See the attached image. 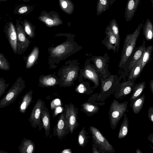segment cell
I'll list each match as a JSON object with an SVG mask.
<instances>
[{"label":"cell","mask_w":153,"mask_h":153,"mask_svg":"<svg viewBox=\"0 0 153 153\" xmlns=\"http://www.w3.org/2000/svg\"><path fill=\"white\" fill-rule=\"evenodd\" d=\"M143 25L142 23H140L133 33L126 35L118 65L120 68H122L131 55L135 46L137 39Z\"/></svg>","instance_id":"6da1fadb"},{"label":"cell","mask_w":153,"mask_h":153,"mask_svg":"<svg viewBox=\"0 0 153 153\" xmlns=\"http://www.w3.org/2000/svg\"><path fill=\"white\" fill-rule=\"evenodd\" d=\"M98 75L100 81V91L96 101L104 102L114 93L120 83V80L117 75H111L103 78L99 73Z\"/></svg>","instance_id":"7a4b0ae2"},{"label":"cell","mask_w":153,"mask_h":153,"mask_svg":"<svg viewBox=\"0 0 153 153\" xmlns=\"http://www.w3.org/2000/svg\"><path fill=\"white\" fill-rule=\"evenodd\" d=\"M128 103L127 101L119 102L114 99L111 104L108 114L110 126L112 129L115 128L119 121L127 111Z\"/></svg>","instance_id":"3957f363"},{"label":"cell","mask_w":153,"mask_h":153,"mask_svg":"<svg viewBox=\"0 0 153 153\" xmlns=\"http://www.w3.org/2000/svg\"><path fill=\"white\" fill-rule=\"evenodd\" d=\"M25 87V82L21 77H19L5 96L0 100V108L13 103Z\"/></svg>","instance_id":"277c9868"},{"label":"cell","mask_w":153,"mask_h":153,"mask_svg":"<svg viewBox=\"0 0 153 153\" xmlns=\"http://www.w3.org/2000/svg\"><path fill=\"white\" fill-rule=\"evenodd\" d=\"M89 131L91 134L93 143L97 147L101 153H114L113 146L96 128L90 126Z\"/></svg>","instance_id":"5b68a950"},{"label":"cell","mask_w":153,"mask_h":153,"mask_svg":"<svg viewBox=\"0 0 153 153\" xmlns=\"http://www.w3.org/2000/svg\"><path fill=\"white\" fill-rule=\"evenodd\" d=\"M15 28L17 34V53L18 55L23 54L29 47L30 41L27 37L26 33L23 29L20 21L16 20Z\"/></svg>","instance_id":"8992f818"},{"label":"cell","mask_w":153,"mask_h":153,"mask_svg":"<svg viewBox=\"0 0 153 153\" xmlns=\"http://www.w3.org/2000/svg\"><path fill=\"white\" fill-rule=\"evenodd\" d=\"M98 94L96 93L92 95L87 102L82 105L83 111L88 116H92L97 113L100 108V107L105 104L104 102H98L96 101Z\"/></svg>","instance_id":"52a82bcc"},{"label":"cell","mask_w":153,"mask_h":153,"mask_svg":"<svg viewBox=\"0 0 153 153\" xmlns=\"http://www.w3.org/2000/svg\"><path fill=\"white\" fill-rule=\"evenodd\" d=\"M38 19L48 27L57 26L63 23L58 13L53 11L47 12L43 11Z\"/></svg>","instance_id":"ba28073f"},{"label":"cell","mask_w":153,"mask_h":153,"mask_svg":"<svg viewBox=\"0 0 153 153\" xmlns=\"http://www.w3.org/2000/svg\"><path fill=\"white\" fill-rule=\"evenodd\" d=\"M4 31L14 53L17 54V34L15 26L13 22L6 23Z\"/></svg>","instance_id":"9c48e42d"},{"label":"cell","mask_w":153,"mask_h":153,"mask_svg":"<svg viewBox=\"0 0 153 153\" xmlns=\"http://www.w3.org/2000/svg\"><path fill=\"white\" fill-rule=\"evenodd\" d=\"M136 80H127L120 83L114 92L116 99H121L126 97L132 91L135 84Z\"/></svg>","instance_id":"30bf717a"},{"label":"cell","mask_w":153,"mask_h":153,"mask_svg":"<svg viewBox=\"0 0 153 153\" xmlns=\"http://www.w3.org/2000/svg\"><path fill=\"white\" fill-rule=\"evenodd\" d=\"M105 32V37L102 43L108 50H112L114 53L116 50L118 52L120 45L118 44L117 39L113 33L109 25L106 27Z\"/></svg>","instance_id":"8fae6325"},{"label":"cell","mask_w":153,"mask_h":153,"mask_svg":"<svg viewBox=\"0 0 153 153\" xmlns=\"http://www.w3.org/2000/svg\"><path fill=\"white\" fill-rule=\"evenodd\" d=\"M42 107V101L39 99L34 105L28 119L33 127L36 128L40 124V114Z\"/></svg>","instance_id":"7c38bea8"},{"label":"cell","mask_w":153,"mask_h":153,"mask_svg":"<svg viewBox=\"0 0 153 153\" xmlns=\"http://www.w3.org/2000/svg\"><path fill=\"white\" fill-rule=\"evenodd\" d=\"M93 59L97 71L103 78H105L110 75L108 70V64L105 58L97 56H94Z\"/></svg>","instance_id":"4fadbf2b"},{"label":"cell","mask_w":153,"mask_h":153,"mask_svg":"<svg viewBox=\"0 0 153 153\" xmlns=\"http://www.w3.org/2000/svg\"><path fill=\"white\" fill-rule=\"evenodd\" d=\"M65 118L69 126L71 133H73L77 123V114L75 107L73 105H69L65 110Z\"/></svg>","instance_id":"5bb4252c"},{"label":"cell","mask_w":153,"mask_h":153,"mask_svg":"<svg viewBox=\"0 0 153 153\" xmlns=\"http://www.w3.org/2000/svg\"><path fill=\"white\" fill-rule=\"evenodd\" d=\"M82 75L85 78L92 81L94 85L93 88L94 89L100 85L99 78L98 72L96 69L90 65L86 66L83 70Z\"/></svg>","instance_id":"9a60e30c"},{"label":"cell","mask_w":153,"mask_h":153,"mask_svg":"<svg viewBox=\"0 0 153 153\" xmlns=\"http://www.w3.org/2000/svg\"><path fill=\"white\" fill-rule=\"evenodd\" d=\"M73 44L70 42H67L53 48L51 51V56L59 57L67 54L73 49Z\"/></svg>","instance_id":"2e32d148"},{"label":"cell","mask_w":153,"mask_h":153,"mask_svg":"<svg viewBox=\"0 0 153 153\" xmlns=\"http://www.w3.org/2000/svg\"><path fill=\"white\" fill-rule=\"evenodd\" d=\"M141 0H128L125 9L124 18L126 21L131 20L140 3Z\"/></svg>","instance_id":"e0dca14e"},{"label":"cell","mask_w":153,"mask_h":153,"mask_svg":"<svg viewBox=\"0 0 153 153\" xmlns=\"http://www.w3.org/2000/svg\"><path fill=\"white\" fill-rule=\"evenodd\" d=\"M78 69L76 66L71 65L65 69L63 77V80L65 84L70 85L77 78Z\"/></svg>","instance_id":"ac0fdd59"},{"label":"cell","mask_w":153,"mask_h":153,"mask_svg":"<svg viewBox=\"0 0 153 153\" xmlns=\"http://www.w3.org/2000/svg\"><path fill=\"white\" fill-rule=\"evenodd\" d=\"M68 128L69 126L64 114H62L58 121L56 129V134L58 137L62 138L65 136Z\"/></svg>","instance_id":"d6986e66"},{"label":"cell","mask_w":153,"mask_h":153,"mask_svg":"<svg viewBox=\"0 0 153 153\" xmlns=\"http://www.w3.org/2000/svg\"><path fill=\"white\" fill-rule=\"evenodd\" d=\"M18 149L20 153H32L35 151V146L32 140L24 138Z\"/></svg>","instance_id":"ffe728a7"},{"label":"cell","mask_w":153,"mask_h":153,"mask_svg":"<svg viewBox=\"0 0 153 153\" xmlns=\"http://www.w3.org/2000/svg\"><path fill=\"white\" fill-rule=\"evenodd\" d=\"M146 88V82L143 81L135 84L132 90V92L129 99L131 102L140 97Z\"/></svg>","instance_id":"44dd1931"},{"label":"cell","mask_w":153,"mask_h":153,"mask_svg":"<svg viewBox=\"0 0 153 153\" xmlns=\"http://www.w3.org/2000/svg\"><path fill=\"white\" fill-rule=\"evenodd\" d=\"M39 53V49L38 47H34L31 53L27 57H24L25 60L26 67L30 68L34 65L38 59Z\"/></svg>","instance_id":"7402d4cb"},{"label":"cell","mask_w":153,"mask_h":153,"mask_svg":"<svg viewBox=\"0 0 153 153\" xmlns=\"http://www.w3.org/2000/svg\"><path fill=\"white\" fill-rule=\"evenodd\" d=\"M32 94L33 91L31 90L23 97L19 108L21 113H25L27 109L32 100Z\"/></svg>","instance_id":"603a6c76"},{"label":"cell","mask_w":153,"mask_h":153,"mask_svg":"<svg viewBox=\"0 0 153 153\" xmlns=\"http://www.w3.org/2000/svg\"><path fill=\"white\" fill-rule=\"evenodd\" d=\"M145 98V94H143L134 101L130 102V106L134 114H138L142 110L144 104Z\"/></svg>","instance_id":"cb8c5ba5"},{"label":"cell","mask_w":153,"mask_h":153,"mask_svg":"<svg viewBox=\"0 0 153 153\" xmlns=\"http://www.w3.org/2000/svg\"><path fill=\"white\" fill-rule=\"evenodd\" d=\"M40 118L42 121L43 127L45 130L46 137L49 134L50 131V117L48 112L43 107L41 113Z\"/></svg>","instance_id":"d4e9b609"},{"label":"cell","mask_w":153,"mask_h":153,"mask_svg":"<svg viewBox=\"0 0 153 153\" xmlns=\"http://www.w3.org/2000/svg\"><path fill=\"white\" fill-rule=\"evenodd\" d=\"M33 7L23 4L16 6L14 11L15 14L19 15H26L29 14L33 10Z\"/></svg>","instance_id":"484cf974"},{"label":"cell","mask_w":153,"mask_h":153,"mask_svg":"<svg viewBox=\"0 0 153 153\" xmlns=\"http://www.w3.org/2000/svg\"><path fill=\"white\" fill-rule=\"evenodd\" d=\"M146 41L144 39L143 43L134 53L131 60L129 63V69H131L138 60L140 58L145 51L146 47Z\"/></svg>","instance_id":"4316f807"},{"label":"cell","mask_w":153,"mask_h":153,"mask_svg":"<svg viewBox=\"0 0 153 153\" xmlns=\"http://www.w3.org/2000/svg\"><path fill=\"white\" fill-rule=\"evenodd\" d=\"M143 26V34L145 38L147 41H151L153 36V25L149 19H147Z\"/></svg>","instance_id":"83f0119b"},{"label":"cell","mask_w":153,"mask_h":153,"mask_svg":"<svg viewBox=\"0 0 153 153\" xmlns=\"http://www.w3.org/2000/svg\"><path fill=\"white\" fill-rule=\"evenodd\" d=\"M123 121L121 124L118 137L119 139L124 138L127 134L129 129V121L127 114L125 113L123 115Z\"/></svg>","instance_id":"f1b7e54d"},{"label":"cell","mask_w":153,"mask_h":153,"mask_svg":"<svg viewBox=\"0 0 153 153\" xmlns=\"http://www.w3.org/2000/svg\"><path fill=\"white\" fill-rule=\"evenodd\" d=\"M20 22L21 25L26 34L31 38L35 36V26L30 21L24 19Z\"/></svg>","instance_id":"f546056e"},{"label":"cell","mask_w":153,"mask_h":153,"mask_svg":"<svg viewBox=\"0 0 153 153\" xmlns=\"http://www.w3.org/2000/svg\"><path fill=\"white\" fill-rule=\"evenodd\" d=\"M141 61V56L131 69V72L127 80H136L142 72Z\"/></svg>","instance_id":"4dcf8cb0"},{"label":"cell","mask_w":153,"mask_h":153,"mask_svg":"<svg viewBox=\"0 0 153 153\" xmlns=\"http://www.w3.org/2000/svg\"><path fill=\"white\" fill-rule=\"evenodd\" d=\"M60 6L61 10L67 14L73 13L74 10L73 3L70 0H59Z\"/></svg>","instance_id":"1f68e13d"},{"label":"cell","mask_w":153,"mask_h":153,"mask_svg":"<svg viewBox=\"0 0 153 153\" xmlns=\"http://www.w3.org/2000/svg\"><path fill=\"white\" fill-rule=\"evenodd\" d=\"M153 49L152 45H149L146 48L145 50L141 56V69L142 71L146 64L151 58L152 51Z\"/></svg>","instance_id":"d6a6232c"},{"label":"cell","mask_w":153,"mask_h":153,"mask_svg":"<svg viewBox=\"0 0 153 153\" xmlns=\"http://www.w3.org/2000/svg\"><path fill=\"white\" fill-rule=\"evenodd\" d=\"M109 0H98L97 6V13L98 16L108 10L109 8Z\"/></svg>","instance_id":"836d02e7"},{"label":"cell","mask_w":153,"mask_h":153,"mask_svg":"<svg viewBox=\"0 0 153 153\" xmlns=\"http://www.w3.org/2000/svg\"><path fill=\"white\" fill-rule=\"evenodd\" d=\"M85 127H84L79 132L78 137V142L79 146L84 147L88 141L90 137L88 133L85 130Z\"/></svg>","instance_id":"e575fe53"},{"label":"cell","mask_w":153,"mask_h":153,"mask_svg":"<svg viewBox=\"0 0 153 153\" xmlns=\"http://www.w3.org/2000/svg\"><path fill=\"white\" fill-rule=\"evenodd\" d=\"M109 25L113 33L117 39L118 44L120 45V37L119 30L118 25L116 19H113L110 20Z\"/></svg>","instance_id":"d590c367"},{"label":"cell","mask_w":153,"mask_h":153,"mask_svg":"<svg viewBox=\"0 0 153 153\" xmlns=\"http://www.w3.org/2000/svg\"><path fill=\"white\" fill-rule=\"evenodd\" d=\"M39 81L42 85L46 86H53L57 82L56 79L50 75L42 77L40 79Z\"/></svg>","instance_id":"8d00e7d4"},{"label":"cell","mask_w":153,"mask_h":153,"mask_svg":"<svg viewBox=\"0 0 153 153\" xmlns=\"http://www.w3.org/2000/svg\"><path fill=\"white\" fill-rule=\"evenodd\" d=\"M0 69L7 71L10 69V65L4 55L0 52Z\"/></svg>","instance_id":"74e56055"},{"label":"cell","mask_w":153,"mask_h":153,"mask_svg":"<svg viewBox=\"0 0 153 153\" xmlns=\"http://www.w3.org/2000/svg\"><path fill=\"white\" fill-rule=\"evenodd\" d=\"M76 91L80 93H87L91 94L93 90H91L90 88H87L84 84L81 83L79 84L76 87Z\"/></svg>","instance_id":"f35d334b"},{"label":"cell","mask_w":153,"mask_h":153,"mask_svg":"<svg viewBox=\"0 0 153 153\" xmlns=\"http://www.w3.org/2000/svg\"><path fill=\"white\" fill-rule=\"evenodd\" d=\"M9 85V83H6V80L3 78H0V98L5 92Z\"/></svg>","instance_id":"ab89813d"},{"label":"cell","mask_w":153,"mask_h":153,"mask_svg":"<svg viewBox=\"0 0 153 153\" xmlns=\"http://www.w3.org/2000/svg\"><path fill=\"white\" fill-rule=\"evenodd\" d=\"M61 105L60 100L56 99L53 100L51 103V108L53 109Z\"/></svg>","instance_id":"60d3db41"},{"label":"cell","mask_w":153,"mask_h":153,"mask_svg":"<svg viewBox=\"0 0 153 153\" xmlns=\"http://www.w3.org/2000/svg\"><path fill=\"white\" fill-rule=\"evenodd\" d=\"M148 116L150 121L153 123V108L152 106L149 107L148 110Z\"/></svg>","instance_id":"b9f144b4"},{"label":"cell","mask_w":153,"mask_h":153,"mask_svg":"<svg viewBox=\"0 0 153 153\" xmlns=\"http://www.w3.org/2000/svg\"><path fill=\"white\" fill-rule=\"evenodd\" d=\"M92 151L93 153H101L97 147L94 143L92 144Z\"/></svg>","instance_id":"7bdbcfd3"},{"label":"cell","mask_w":153,"mask_h":153,"mask_svg":"<svg viewBox=\"0 0 153 153\" xmlns=\"http://www.w3.org/2000/svg\"><path fill=\"white\" fill-rule=\"evenodd\" d=\"M62 110V107L60 106H57L56 107L55 111V114L57 115L58 113L61 112Z\"/></svg>","instance_id":"ee69618b"},{"label":"cell","mask_w":153,"mask_h":153,"mask_svg":"<svg viewBox=\"0 0 153 153\" xmlns=\"http://www.w3.org/2000/svg\"><path fill=\"white\" fill-rule=\"evenodd\" d=\"M147 140L153 144V134L151 133L147 137Z\"/></svg>","instance_id":"f6af8a7d"},{"label":"cell","mask_w":153,"mask_h":153,"mask_svg":"<svg viewBox=\"0 0 153 153\" xmlns=\"http://www.w3.org/2000/svg\"><path fill=\"white\" fill-rule=\"evenodd\" d=\"M149 88L150 90L153 94V79H151L149 82Z\"/></svg>","instance_id":"bcb514c9"},{"label":"cell","mask_w":153,"mask_h":153,"mask_svg":"<svg viewBox=\"0 0 153 153\" xmlns=\"http://www.w3.org/2000/svg\"><path fill=\"white\" fill-rule=\"evenodd\" d=\"M61 152L62 153H71L72 152L71 149H68L63 150Z\"/></svg>","instance_id":"7dc6e473"},{"label":"cell","mask_w":153,"mask_h":153,"mask_svg":"<svg viewBox=\"0 0 153 153\" xmlns=\"http://www.w3.org/2000/svg\"><path fill=\"white\" fill-rule=\"evenodd\" d=\"M116 0H109L110 4L111 6H112L114 2Z\"/></svg>","instance_id":"c3c4849f"},{"label":"cell","mask_w":153,"mask_h":153,"mask_svg":"<svg viewBox=\"0 0 153 153\" xmlns=\"http://www.w3.org/2000/svg\"><path fill=\"white\" fill-rule=\"evenodd\" d=\"M136 152L137 153H142V152L140 150L139 148H137L136 150Z\"/></svg>","instance_id":"681fc988"},{"label":"cell","mask_w":153,"mask_h":153,"mask_svg":"<svg viewBox=\"0 0 153 153\" xmlns=\"http://www.w3.org/2000/svg\"><path fill=\"white\" fill-rule=\"evenodd\" d=\"M0 153H7V152H5V151H3L0 150Z\"/></svg>","instance_id":"f907efd6"},{"label":"cell","mask_w":153,"mask_h":153,"mask_svg":"<svg viewBox=\"0 0 153 153\" xmlns=\"http://www.w3.org/2000/svg\"><path fill=\"white\" fill-rule=\"evenodd\" d=\"M30 0H19V1H22L24 2H27V1H30Z\"/></svg>","instance_id":"816d5d0a"},{"label":"cell","mask_w":153,"mask_h":153,"mask_svg":"<svg viewBox=\"0 0 153 153\" xmlns=\"http://www.w3.org/2000/svg\"><path fill=\"white\" fill-rule=\"evenodd\" d=\"M8 0H0V3L1 1H7Z\"/></svg>","instance_id":"f5cc1de1"},{"label":"cell","mask_w":153,"mask_h":153,"mask_svg":"<svg viewBox=\"0 0 153 153\" xmlns=\"http://www.w3.org/2000/svg\"><path fill=\"white\" fill-rule=\"evenodd\" d=\"M151 1L152 3L153 4V0H151Z\"/></svg>","instance_id":"db71d44e"},{"label":"cell","mask_w":153,"mask_h":153,"mask_svg":"<svg viewBox=\"0 0 153 153\" xmlns=\"http://www.w3.org/2000/svg\"><path fill=\"white\" fill-rule=\"evenodd\" d=\"M1 17L0 16V20H1Z\"/></svg>","instance_id":"11a10c76"}]
</instances>
